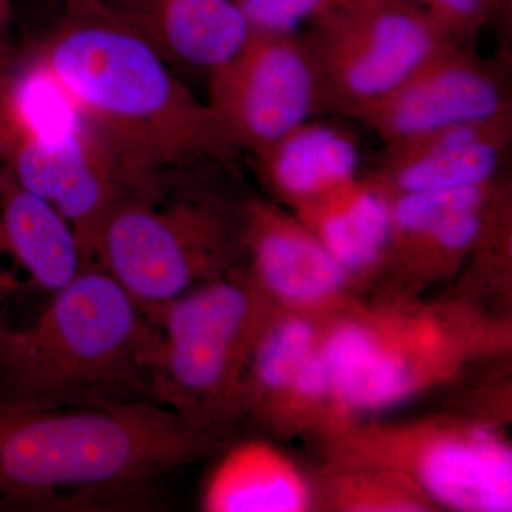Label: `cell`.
Wrapping results in <instances>:
<instances>
[{
    "mask_svg": "<svg viewBox=\"0 0 512 512\" xmlns=\"http://www.w3.org/2000/svg\"><path fill=\"white\" fill-rule=\"evenodd\" d=\"M39 64L116 158L130 184L238 153L208 103L171 69L133 6L63 0Z\"/></svg>",
    "mask_w": 512,
    "mask_h": 512,
    "instance_id": "obj_1",
    "label": "cell"
},
{
    "mask_svg": "<svg viewBox=\"0 0 512 512\" xmlns=\"http://www.w3.org/2000/svg\"><path fill=\"white\" fill-rule=\"evenodd\" d=\"M194 450L192 430L153 400L56 406L0 396V507L133 504Z\"/></svg>",
    "mask_w": 512,
    "mask_h": 512,
    "instance_id": "obj_2",
    "label": "cell"
},
{
    "mask_svg": "<svg viewBox=\"0 0 512 512\" xmlns=\"http://www.w3.org/2000/svg\"><path fill=\"white\" fill-rule=\"evenodd\" d=\"M153 320L113 276L86 265L28 325L0 320V396L56 406L153 400Z\"/></svg>",
    "mask_w": 512,
    "mask_h": 512,
    "instance_id": "obj_3",
    "label": "cell"
},
{
    "mask_svg": "<svg viewBox=\"0 0 512 512\" xmlns=\"http://www.w3.org/2000/svg\"><path fill=\"white\" fill-rule=\"evenodd\" d=\"M177 173L130 185L94 242L92 265L113 276L144 312L211 278L227 251L225 222L210 205L178 190Z\"/></svg>",
    "mask_w": 512,
    "mask_h": 512,
    "instance_id": "obj_4",
    "label": "cell"
},
{
    "mask_svg": "<svg viewBox=\"0 0 512 512\" xmlns=\"http://www.w3.org/2000/svg\"><path fill=\"white\" fill-rule=\"evenodd\" d=\"M309 26L303 39L318 70L323 110L349 117L454 43L404 0H343Z\"/></svg>",
    "mask_w": 512,
    "mask_h": 512,
    "instance_id": "obj_5",
    "label": "cell"
},
{
    "mask_svg": "<svg viewBox=\"0 0 512 512\" xmlns=\"http://www.w3.org/2000/svg\"><path fill=\"white\" fill-rule=\"evenodd\" d=\"M146 313L158 332L151 359L154 400L188 426L200 404L214 402L231 384L251 298L237 282L214 279Z\"/></svg>",
    "mask_w": 512,
    "mask_h": 512,
    "instance_id": "obj_6",
    "label": "cell"
},
{
    "mask_svg": "<svg viewBox=\"0 0 512 512\" xmlns=\"http://www.w3.org/2000/svg\"><path fill=\"white\" fill-rule=\"evenodd\" d=\"M207 77L215 119L232 147L252 156L323 110L318 70L298 33L252 32Z\"/></svg>",
    "mask_w": 512,
    "mask_h": 512,
    "instance_id": "obj_7",
    "label": "cell"
},
{
    "mask_svg": "<svg viewBox=\"0 0 512 512\" xmlns=\"http://www.w3.org/2000/svg\"><path fill=\"white\" fill-rule=\"evenodd\" d=\"M6 167L20 185L52 204L79 241L86 265L104 218L130 181L82 117L33 130L0 110Z\"/></svg>",
    "mask_w": 512,
    "mask_h": 512,
    "instance_id": "obj_8",
    "label": "cell"
},
{
    "mask_svg": "<svg viewBox=\"0 0 512 512\" xmlns=\"http://www.w3.org/2000/svg\"><path fill=\"white\" fill-rule=\"evenodd\" d=\"M504 114H511V103L497 67L453 43L355 119L393 146L440 128Z\"/></svg>",
    "mask_w": 512,
    "mask_h": 512,
    "instance_id": "obj_9",
    "label": "cell"
},
{
    "mask_svg": "<svg viewBox=\"0 0 512 512\" xmlns=\"http://www.w3.org/2000/svg\"><path fill=\"white\" fill-rule=\"evenodd\" d=\"M86 266L59 211L0 170V306L22 293H55Z\"/></svg>",
    "mask_w": 512,
    "mask_h": 512,
    "instance_id": "obj_10",
    "label": "cell"
},
{
    "mask_svg": "<svg viewBox=\"0 0 512 512\" xmlns=\"http://www.w3.org/2000/svg\"><path fill=\"white\" fill-rule=\"evenodd\" d=\"M511 114L470 121L387 146L380 181L390 192L493 184L511 143Z\"/></svg>",
    "mask_w": 512,
    "mask_h": 512,
    "instance_id": "obj_11",
    "label": "cell"
},
{
    "mask_svg": "<svg viewBox=\"0 0 512 512\" xmlns=\"http://www.w3.org/2000/svg\"><path fill=\"white\" fill-rule=\"evenodd\" d=\"M266 183L301 207L356 180L360 151L343 128L309 120L255 154Z\"/></svg>",
    "mask_w": 512,
    "mask_h": 512,
    "instance_id": "obj_12",
    "label": "cell"
},
{
    "mask_svg": "<svg viewBox=\"0 0 512 512\" xmlns=\"http://www.w3.org/2000/svg\"><path fill=\"white\" fill-rule=\"evenodd\" d=\"M248 235L256 272L282 298L318 301L345 281L348 271L311 229L298 227L269 208L254 207Z\"/></svg>",
    "mask_w": 512,
    "mask_h": 512,
    "instance_id": "obj_13",
    "label": "cell"
},
{
    "mask_svg": "<svg viewBox=\"0 0 512 512\" xmlns=\"http://www.w3.org/2000/svg\"><path fill=\"white\" fill-rule=\"evenodd\" d=\"M131 6L168 59L207 76L252 35L237 0H140Z\"/></svg>",
    "mask_w": 512,
    "mask_h": 512,
    "instance_id": "obj_14",
    "label": "cell"
},
{
    "mask_svg": "<svg viewBox=\"0 0 512 512\" xmlns=\"http://www.w3.org/2000/svg\"><path fill=\"white\" fill-rule=\"evenodd\" d=\"M420 473L427 490L450 507L511 511V453L484 431L474 439L434 444L421 460Z\"/></svg>",
    "mask_w": 512,
    "mask_h": 512,
    "instance_id": "obj_15",
    "label": "cell"
},
{
    "mask_svg": "<svg viewBox=\"0 0 512 512\" xmlns=\"http://www.w3.org/2000/svg\"><path fill=\"white\" fill-rule=\"evenodd\" d=\"M301 208L308 228L346 271L372 265L392 239L390 192L380 180L356 178Z\"/></svg>",
    "mask_w": 512,
    "mask_h": 512,
    "instance_id": "obj_16",
    "label": "cell"
},
{
    "mask_svg": "<svg viewBox=\"0 0 512 512\" xmlns=\"http://www.w3.org/2000/svg\"><path fill=\"white\" fill-rule=\"evenodd\" d=\"M305 488L278 454L261 444L229 453L212 474L204 507L217 512H291L305 505Z\"/></svg>",
    "mask_w": 512,
    "mask_h": 512,
    "instance_id": "obj_17",
    "label": "cell"
},
{
    "mask_svg": "<svg viewBox=\"0 0 512 512\" xmlns=\"http://www.w3.org/2000/svg\"><path fill=\"white\" fill-rule=\"evenodd\" d=\"M330 387L357 407H380L399 400L409 389V373L399 357L380 348L357 326L333 333L322 352Z\"/></svg>",
    "mask_w": 512,
    "mask_h": 512,
    "instance_id": "obj_18",
    "label": "cell"
},
{
    "mask_svg": "<svg viewBox=\"0 0 512 512\" xmlns=\"http://www.w3.org/2000/svg\"><path fill=\"white\" fill-rule=\"evenodd\" d=\"M491 192L493 184L453 190L390 192L392 237L397 234L400 238L419 242L458 212L483 207Z\"/></svg>",
    "mask_w": 512,
    "mask_h": 512,
    "instance_id": "obj_19",
    "label": "cell"
},
{
    "mask_svg": "<svg viewBox=\"0 0 512 512\" xmlns=\"http://www.w3.org/2000/svg\"><path fill=\"white\" fill-rule=\"evenodd\" d=\"M313 330L305 320L281 323L264 339L256 352L255 377L268 390L284 389L291 384L293 373L311 353Z\"/></svg>",
    "mask_w": 512,
    "mask_h": 512,
    "instance_id": "obj_20",
    "label": "cell"
},
{
    "mask_svg": "<svg viewBox=\"0 0 512 512\" xmlns=\"http://www.w3.org/2000/svg\"><path fill=\"white\" fill-rule=\"evenodd\" d=\"M343 0H238L254 33L295 35L299 26L311 23Z\"/></svg>",
    "mask_w": 512,
    "mask_h": 512,
    "instance_id": "obj_21",
    "label": "cell"
},
{
    "mask_svg": "<svg viewBox=\"0 0 512 512\" xmlns=\"http://www.w3.org/2000/svg\"><path fill=\"white\" fill-rule=\"evenodd\" d=\"M497 5L498 0H427L423 10L448 40L461 45L487 25Z\"/></svg>",
    "mask_w": 512,
    "mask_h": 512,
    "instance_id": "obj_22",
    "label": "cell"
},
{
    "mask_svg": "<svg viewBox=\"0 0 512 512\" xmlns=\"http://www.w3.org/2000/svg\"><path fill=\"white\" fill-rule=\"evenodd\" d=\"M291 383L299 393L311 397L322 396L323 393L332 389L328 365L322 352L309 353L293 373Z\"/></svg>",
    "mask_w": 512,
    "mask_h": 512,
    "instance_id": "obj_23",
    "label": "cell"
},
{
    "mask_svg": "<svg viewBox=\"0 0 512 512\" xmlns=\"http://www.w3.org/2000/svg\"><path fill=\"white\" fill-rule=\"evenodd\" d=\"M16 55L12 40V8L9 0H0V89L15 67Z\"/></svg>",
    "mask_w": 512,
    "mask_h": 512,
    "instance_id": "obj_24",
    "label": "cell"
},
{
    "mask_svg": "<svg viewBox=\"0 0 512 512\" xmlns=\"http://www.w3.org/2000/svg\"><path fill=\"white\" fill-rule=\"evenodd\" d=\"M5 150V131H3L2 120H0V170H2V168L6 165Z\"/></svg>",
    "mask_w": 512,
    "mask_h": 512,
    "instance_id": "obj_25",
    "label": "cell"
},
{
    "mask_svg": "<svg viewBox=\"0 0 512 512\" xmlns=\"http://www.w3.org/2000/svg\"><path fill=\"white\" fill-rule=\"evenodd\" d=\"M404 2L410 3V5L417 6V8L423 9L426 5L427 0H404Z\"/></svg>",
    "mask_w": 512,
    "mask_h": 512,
    "instance_id": "obj_26",
    "label": "cell"
},
{
    "mask_svg": "<svg viewBox=\"0 0 512 512\" xmlns=\"http://www.w3.org/2000/svg\"><path fill=\"white\" fill-rule=\"evenodd\" d=\"M237 2H238V0H237Z\"/></svg>",
    "mask_w": 512,
    "mask_h": 512,
    "instance_id": "obj_27",
    "label": "cell"
}]
</instances>
